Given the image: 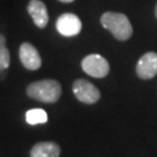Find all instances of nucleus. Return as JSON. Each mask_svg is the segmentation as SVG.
Returning a JSON list of instances; mask_svg holds the SVG:
<instances>
[{"mask_svg": "<svg viewBox=\"0 0 157 157\" xmlns=\"http://www.w3.org/2000/svg\"><path fill=\"white\" fill-rule=\"evenodd\" d=\"M27 95L34 100L45 104L56 102L62 94V86L55 79H43L34 82L27 86Z\"/></svg>", "mask_w": 157, "mask_h": 157, "instance_id": "f257e3e1", "label": "nucleus"}, {"mask_svg": "<svg viewBox=\"0 0 157 157\" xmlns=\"http://www.w3.org/2000/svg\"><path fill=\"white\" fill-rule=\"evenodd\" d=\"M101 26L119 41H127L133 35V27L127 15L117 12H105L100 17Z\"/></svg>", "mask_w": 157, "mask_h": 157, "instance_id": "f03ea898", "label": "nucleus"}, {"mask_svg": "<svg viewBox=\"0 0 157 157\" xmlns=\"http://www.w3.org/2000/svg\"><path fill=\"white\" fill-rule=\"evenodd\" d=\"M82 69L85 73L94 78H104L109 72V64L106 58L98 55L91 54L83 58L82 61Z\"/></svg>", "mask_w": 157, "mask_h": 157, "instance_id": "7ed1b4c3", "label": "nucleus"}, {"mask_svg": "<svg viewBox=\"0 0 157 157\" xmlns=\"http://www.w3.org/2000/svg\"><path fill=\"white\" fill-rule=\"evenodd\" d=\"M72 92L79 101L84 104H95L100 99V91L86 79H77L72 85Z\"/></svg>", "mask_w": 157, "mask_h": 157, "instance_id": "20e7f679", "label": "nucleus"}, {"mask_svg": "<svg viewBox=\"0 0 157 157\" xmlns=\"http://www.w3.org/2000/svg\"><path fill=\"white\" fill-rule=\"evenodd\" d=\"M56 28L58 33L63 36H76L82 30V21L73 13H64L57 19Z\"/></svg>", "mask_w": 157, "mask_h": 157, "instance_id": "39448f33", "label": "nucleus"}, {"mask_svg": "<svg viewBox=\"0 0 157 157\" xmlns=\"http://www.w3.org/2000/svg\"><path fill=\"white\" fill-rule=\"evenodd\" d=\"M19 57L22 65L27 70H39L42 65V59L39 50L29 42H23L19 49Z\"/></svg>", "mask_w": 157, "mask_h": 157, "instance_id": "423d86ee", "label": "nucleus"}, {"mask_svg": "<svg viewBox=\"0 0 157 157\" xmlns=\"http://www.w3.org/2000/svg\"><path fill=\"white\" fill-rule=\"evenodd\" d=\"M136 75L141 79H151L157 75V54L146 52L136 64Z\"/></svg>", "mask_w": 157, "mask_h": 157, "instance_id": "0eeeda50", "label": "nucleus"}, {"mask_svg": "<svg viewBox=\"0 0 157 157\" xmlns=\"http://www.w3.org/2000/svg\"><path fill=\"white\" fill-rule=\"evenodd\" d=\"M27 12L33 19V22L35 26L40 29H43L47 27L49 22V14L47 6L41 0H30L27 6Z\"/></svg>", "mask_w": 157, "mask_h": 157, "instance_id": "6e6552de", "label": "nucleus"}, {"mask_svg": "<svg viewBox=\"0 0 157 157\" xmlns=\"http://www.w3.org/2000/svg\"><path fill=\"white\" fill-rule=\"evenodd\" d=\"M61 148L55 142H39L32 148L30 157H58Z\"/></svg>", "mask_w": 157, "mask_h": 157, "instance_id": "1a4fd4ad", "label": "nucleus"}, {"mask_svg": "<svg viewBox=\"0 0 157 157\" xmlns=\"http://www.w3.org/2000/svg\"><path fill=\"white\" fill-rule=\"evenodd\" d=\"M26 121L29 124H45L48 121V114L41 108H33L26 113Z\"/></svg>", "mask_w": 157, "mask_h": 157, "instance_id": "9d476101", "label": "nucleus"}, {"mask_svg": "<svg viewBox=\"0 0 157 157\" xmlns=\"http://www.w3.org/2000/svg\"><path fill=\"white\" fill-rule=\"evenodd\" d=\"M11 64V55L6 44V37L0 34V71H5Z\"/></svg>", "mask_w": 157, "mask_h": 157, "instance_id": "9b49d317", "label": "nucleus"}, {"mask_svg": "<svg viewBox=\"0 0 157 157\" xmlns=\"http://www.w3.org/2000/svg\"><path fill=\"white\" fill-rule=\"evenodd\" d=\"M58 1L64 2V4H69V2H72V1H75V0H58Z\"/></svg>", "mask_w": 157, "mask_h": 157, "instance_id": "f8f14e48", "label": "nucleus"}, {"mask_svg": "<svg viewBox=\"0 0 157 157\" xmlns=\"http://www.w3.org/2000/svg\"><path fill=\"white\" fill-rule=\"evenodd\" d=\"M155 15H156V17H157V5H156V8H155Z\"/></svg>", "mask_w": 157, "mask_h": 157, "instance_id": "ddd939ff", "label": "nucleus"}]
</instances>
